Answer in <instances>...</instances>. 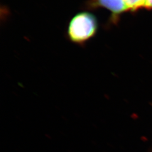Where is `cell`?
I'll list each match as a JSON object with an SVG mask.
<instances>
[{
  "label": "cell",
  "instance_id": "1",
  "mask_svg": "<svg viewBox=\"0 0 152 152\" xmlns=\"http://www.w3.org/2000/svg\"><path fill=\"white\" fill-rule=\"evenodd\" d=\"M98 30V20L95 15L89 11H81L69 21L67 36L72 42L83 45L95 36Z\"/></svg>",
  "mask_w": 152,
  "mask_h": 152
},
{
  "label": "cell",
  "instance_id": "2",
  "mask_svg": "<svg viewBox=\"0 0 152 152\" xmlns=\"http://www.w3.org/2000/svg\"><path fill=\"white\" fill-rule=\"evenodd\" d=\"M83 7L88 10L99 8L108 10L110 12L109 23L111 24H117L121 15L127 12L124 0H86Z\"/></svg>",
  "mask_w": 152,
  "mask_h": 152
},
{
  "label": "cell",
  "instance_id": "3",
  "mask_svg": "<svg viewBox=\"0 0 152 152\" xmlns=\"http://www.w3.org/2000/svg\"><path fill=\"white\" fill-rule=\"evenodd\" d=\"M127 12H136L145 9L146 0H124Z\"/></svg>",
  "mask_w": 152,
  "mask_h": 152
},
{
  "label": "cell",
  "instance_id": "4",
  "mask_svg": "<svg viewBox=\"0 0 152 152\" xmlns=\"http://www.w3.org/2000/svg\"><path fill=\"white\" fill-rule=\"evenodd\" d=\"M145 9L148 10H152V0H146Z\"/></svg>",
  "mask_w": 152,
  "mask_h": 152
}]
</instances>
